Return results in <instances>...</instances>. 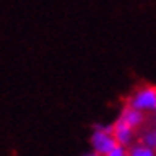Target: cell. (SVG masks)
I'll return each instance as SVG.
<instances>
[{"instance_id": "obj_1", "label": "cell", "mask_w": 156, "mask_h": 156, "mask_svg": "<svg viewBox=\"0 0 156 156\" xmlns=\"http://www.w3.org/2000/svg\"><path fill=\"white\" fill-rule=\"evenodd\" d=\"M126 105L133 107L143 114H156V85H144L129 95Z\"/></svg>"}, {"instance_id": "obj_2", "label": "cell", "mask_w": 156, "mask_h": 156, "mask_svg": "<svg viewBox=\"0 0 156 156\" xmlns=\"http://www.w3.org/2000/svg\"><path fill=\"white\" fill-rule=\"evenodd\" d=\"M90 144H92V151L102 156L109 154L117 146L112 136V124H95L92 136H90Z\"/></svg>"}, {"instance_id": "obj_3", "label": "cell", "mask_w": 156, "mask_h": 156, "mask_svg": "<svg viewBox=\"0 0 156 156\" xmlns=\"http://www.w3.org/2000/svg\"><path fill=\"white\" fill-rule=\"evenodd\" d=\"M134 134H136V129H133L129 124H126L119 117L112 122V136L119 146L131 148L134 144Z\"/></svg>"}, {"instance_id": "obj_4", "label": "cell", "mask_w": 156, "mask_h": 156, "mask_svg": "<svg viewBox=\"0 0 156 156\" xmlns=\"http://www.w3.org/2000/svg\"><path fill=\"white\" fill-rule=\"evenodd\" d=\"M119 119H122L126 124H129L133 129H137L144 124V114L133 109V107H129V105L122 107L121 114H119Z\"/></svg>"}, {"instance_id": "obj_5", "label": "cell", "mask_w": 156, "mask_h": 156, "mask_svg": "<svg viewBox=\"0 0 156 156\" xmlns=\"http://www.w3.org/2000/svg\"><path fill=\"white\" fill-rule=\"evenodd\" d=\"M129 156H156V151L144 146L143 143H134L129 148Z\"/></svg>"}, {"instance_id": "obj_6", "label": "cell", "mask_w": 156, "mask_h": 156, "mask_svg": "<svg viewBox=\"0 0 156 156\" xmlns=\"http://www.w3.org/2000/svg\"><path fill=\"white\" fill-rule=\"evenodd\" d=\"M139 143H143L144 146H148V148H151L156 151V126L146 129L144 133H143V136H141Z\"/></svg>"}, {"instance_id": "obj_7", "label": "cell", "mask_w": 156, "mask_h": 156, "mask_svg": "<svg viewBox=\"0 0 156 156\" xmlns=\"http://www.w3.org/2000/svg\"><path fill=\"white\" fill-rule=\"evenodd\" d=\"M107 156H129V148H124V146H119V144H117Z\"/></svg>"}, {"instance_id": "obj_8", "label": "cell", "mask_w": 156, "mask_h": 156, "mask_svg": "<svg viewBox=\"0 0 156 156\" xmlns=\"http://www.w3.org/2000/svg\"><path fill=\"white\" fill-rule=\"evenodd\" d=\"M83 156H102V154H98V153H95V151H90V153H85Z\"/></svg>"}]
</instances>
